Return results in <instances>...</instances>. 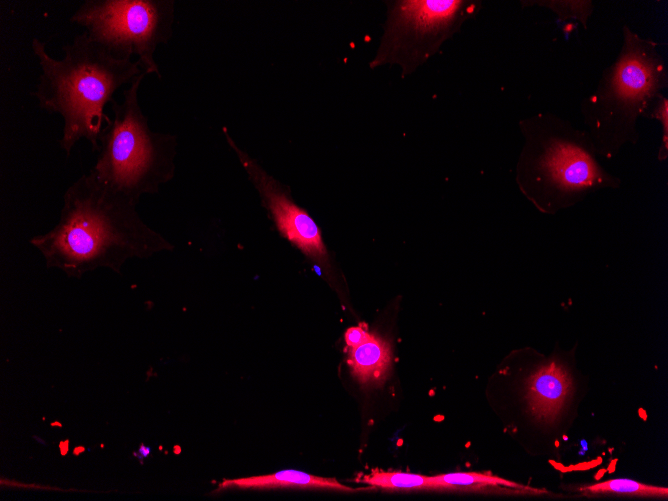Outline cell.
<instances>
[{"mask_svg":"<svg viewBox=\"0 0 668 501\" xmlns=\"http://www.w3.org/2000/svg\"><path fill=\"white\" fill-rule=\"evenodd\" d=\"M581 491L595 492V493H628L644 496H667L668 489L665 487H657L642 484L631 479H611L596 483L590 486H584Z\"/></svg>","mask_w":668,"mask_h":501,"instance_id":"obj_15","label":"cell"},{"mask_svg":"<svg viewBox=\"0 0 668 501\" xmlns=\"http://www.w3.org/2000/svg\"><path fill=\"white\" fill-rule=\"evenodd\" d=\"M524 144L517 163V183L542 214L555 215L622 181L599 162L584 129L550 112L520 120Z\"/></svg>","mask_w":668,"mask_h":501,"instance_id":"obj_3","label":"cell"},{"mask_svg":"<svg viewBox=\"0 0 668 501\" xmlns=\"http://www.w3.org/2000/svg\"><path fill=\"white\" fill-rule=\"evenodd\" d=\"M223 132L257 186L280 233L308 256L325 258L326 249L321 232L312 217L306 210L296 205L272 178L237 148L226 128H223Z\"/></svg>","mask_w":668,"mask_h":501,"instance_id":"obj_8","label":"cell"},{"mask_svg":"<svg viewBox=\"0 0 668 501\" xmlns=\"http://www.w3.org/2000/svg\"><path fill=\"white\" fill-rule=\"evenodd\" d=\"M357 481L382 489H437L431 476L400 471L373 469Z\"/></svg>","mask_w":668,"mask_h":501,"instance_id":"obj_12","label":"cell"},{"mask_svg":"<svg viewBox=\"0 0 668 501\" xmlns=\"http://www.w3.org/2000/svg\"><path fill=\"white\" fill-rule=\"evenodd\" d=\"M371 336L367 325L361 323L359 326L350 327L346 330L344 338L347 348L356 347L366 342Z\"/></svg>","mask_w":668,"mask_h":501,"instance_id":"obj_17","label":"cell"},{"mask_svg":"<svg viewBox=\"0 0 668 501\" xmlns=\"http://www.w3.org/2000/svg\"><path fill=\"white\" fill-rule=\"evenodd\" d=\"M149 453H150V448L145 446L144 444H141L139 449H138V453H134V455L138 459H143V458L147 457L149 455Z\"/></svg>","mask_w":668,"mask_h":501,"instance_id":"obj_18","label":"cell"},{"mask_svg":"<svg viewBox=\"0 0 668 501\" xmlns=\"http://www.w3.org/2000/svg\"><path fill=\"white\" fill-rule=\"evenodd\" d=\"M31 48L41 68L32 95L41 109L62 117L60 147L69 156L75 144L86 139L98 151L100 137L112 123L104 107L121 86L144 73L139 61L113 54L85 31L63 46L61 59L51 57L38 38Z\"/></svg>","mask_w":668,"mask_h":501,"instance_id":"obj_2","label":"cell"},{"mask_svg":"<svg viewBox=\"0 0 668 501\" xmlns=\"http://www.w3.org/2000/svg\"><path fill=\"white\" fill-rule=\"evenodd\" d=\"M438 490L455 489L467 486H495L504 485L520 487L517 483L497 476L477 472H455L431 476Z\"/></svg>","mask_w":668,"mask_h":501,"instance_id":"obj_13","label":"cell"},{"mask_svg":"<svg viewBox=\"0 0 668 501\" xmlns=\"http://www.w3.org/2000/svg\"><path fill=\"white\" fill-rule=\"evenodd\" d=\"M480 1L406 0L392 2L371 68L398 64L410 74L479 11Z\"/></svg>","mask_w":668,"mask_h":501,"instance_id":"obj_7","label":"cell"},{"mask_svg":"<svg viewBox=\"0 0 668 501\" xmlns=\"http://www.w3.org/2000/svg\"><path fill=\"white\" fill-rule=\"evenodd\" d=\"M392 363L391 346L387 340L371 333L370 338L348 348L347 364L352 376L364 387L380 386L386 380Z\"/></svg>","mask_w":668,"mask_h":501,"instance_id":"obj_10","label":"cell"},{"mask_svg":"<svg viewBox=\"0 0 668 501\" xmlns=\"http://www.w3.org/2000/svg\"><path fill=\"white\" fill-rule=\"evenodd\" d=\"M647 117L657 119L660 122L662 137L657 158L660 162H664L668 158V99L666 96L661 95L655 101Z\"/></svg>","mask_w":668,"mask_h":501,"instance_id":"obj_16","label":"cell"},{"mask_svg":"<svg viewBox=\"0 0 668 501\" xmlns=\"http://www.w3.org/2000/svg\"><path fill=\"white\" fill-rule=\"evenodd\" d=\"M524 6L539 5L550 9L557 14L560 20L575 19L587 28L589 18L593 12V3L591 1L574 0H542V1H522Z\"/></svg>","mask_w":668,"mask_h":501,"instance_id":"obj_14","label":"cell"},{"mask_svg":"<svg viewBox=\"0 0 668 501\" xmlns=\"http://www.w3.org/2000/svg\"><path fill=\"white\" fill-rule=\"evenodd\" d=\"M136 205L92 174H83L65 191L57 224L30 243L48 268L71 277L98 268L120 272L127 260L147 257L162 244L139 217Z\"/></svg>","mask_w":668,"mask_h":501,"instance_id":"obj_1","label":"cell"},{"mask_svg":"<svg viewBox=\"0 0 668 501\" xmlns=\"http://www.w3.org/2000/svg\"><path fill=\"white\" fill-rule=\"evenodd\" d=\"M616 59L604 69L595 90L580 105L585 131L597 156L613 159L640 138L638 119L647 117L668 85L657 42L622 28Z\"/></svg>","mask_w":668,"mask_h":501,"instance_id":"obj_4","label":"cell"},{"mask_svg":"<svg viewBox=\"0 0 668 501\" xmlns=\"http://www.w3.org/2000/svg\"><path fill=\"white\" fill-rule=\"evenodd\" d=\"M145 73L123 90L121 102L112 100V123L99 140V154L90 174L106 188L129 200L154 193L172 175L175 138L152 132L138 101Z\"/></svg>","mask_w":668,"mask_h":501,"instance_id":"obj_5","label":"cell"},{"mask_svg":"<svg viewBox=\"0 0 668 501\" xmlns=\"http://www.w3.org/2000/svg\"><path fill=\"white\" fill-rule=\"evenodd\" d=\"M174 6L171 0H86L70 21L113 54L136 55L146 75L161 77L154 53L172 36Z\"/></svg>","mask_w":668,"mask_h":501,"instance_id":"obj_6","label":"cell"},{"mask_svg":"<svg viewBox=\"0 0 668 501\" xmlns=\"http://www.w3.org/2000/svg\"><path fill=\"white\" fill-rule=\"evenodd\" d=\"M265 489L277 487L322 488L344 492H356L369 488H352L341 484L334 478H324L296 470H283L273 474L253 476L239 479H225L217 491L228 488Z\"/></svg>","mask_w":668,"mask_h":501,"instance_id":"obj_11","label":"cell"},{"mask_svg":"<svg viewBox=\"0 0 668 501\" xmlns=\"http://www.w3.org/2000/svg\"><path fill=\"white\" fill-rule=\"evenodd\" d=\"M573 390V378L567 365L559 356L552 357L527 378L526 399L531 413L542 421H555Z\"/></svg>","mask_w":668,"mask_h":501,"instance_id":"obj_9","label":"cell"}]
</instances>
